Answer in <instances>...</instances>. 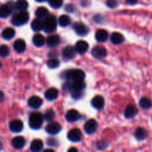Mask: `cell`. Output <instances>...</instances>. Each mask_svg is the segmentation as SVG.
Here are the masks:
<instances>
[{
  "label": "cell",
  "instance_id": "obj_7",
  "mask_svg": "<svg viewBox=\"0 0 152 152\" xmlns=\"http://www.w3.org/2000/svg\"><path fill=\"white\" fill-rule=\"evenodd\" d=\"M97 128H98V123H97L96 120L91 119V120H87L86 123L84 124V129L85 132L88 134H92L94 132H95Z\"/></svg>",
  "mask_w": 152,
  "mask_h": 152
},
{
  "label": "cell",
  "instance_id": "obj_12",
  "mask_svg": "<svg viewBox=\"0 0 152 152\" xmlns=\"http://www.w3.org/2000/svg\"><path fill=\"white\" fill-rule=\"evenodd\" d=\"M28 104L31 108L37 109L39 108L43 104V99L37 96H33L28 99Z\"/></svg>",
  "mask_w": 152,
  "mask_h": 152
},
{
  "label": "cell",
  "instance_id": "obj_9",
  "mask_svg": "<svg viewBox=\"0 0 152 152\" xmlns=\"http://www.w3.org/2000/svg\"><path fill=\"white\" fill-rule=\"evenodd\" d=\"M92 54L96 59H102V58L105 57L107 55V50L103 46H95L92 49Z\"/></svg>",
  "mask_w": 152,
  "mask_h": 152
},
{
  "label": "cell",
  "instance_id": "obj_23",
  "mask_svg": "<svg viewBox=\"0 0 152 152\" xmlns=\"http://www.w3.org/2000/svg\"><path fill=\"white\" fill-rule=\"evenodd\" d=\"M137 112H138V111H137L136 107H134V105H129L125 111V117L127 119H131L137 115Z\"/></svg>",
  "mask_w": 152,
  "mask_h": 152
},
{
  "label": "cell",
  "instance_id": "obj_40",
  "mask_svg": "<svg viewBox=\"0 0 152 152\" xmlns=\"http://www.w3.org/2000/svg\"><path fill=\"white\" fill-rule=\"evenodd\" d=\"M3 99H4V94H3L2 91H0V102L3 100Z\"/></svg>",
  "mask_w": 152,
  "mask_h": 152
},
{
  "label": "cell",
  "instance_id": "obj_26",
  "mask_svg": "<svg viewBox=\"0 0 152 152\" xmlns=\"http://www.w3.org/2000/svg\"><path fill=\"white\" fill-rule=\"evenodd\" d=\"M31 25V28L34 31H40L41 30H43V21L39 18L34 19Z\"/></svg>",
  "mask_w": 152,
  "mask_h": 152
},
{
  "label": "cell",
  "instance_id": "obj_1",
  "mask_svg": "<svg viewBox=\"0 0 152 152\" xmlns=\"http://www.w3.org/2000/svg\"><path fill=\"white\" fill-rule=\"evenodd\" d=\"M58 19L54 15H48L43 20V31L47 34H52L56 30Z\"/></svg>",
  "mask_w": 152,
  "mask_h": 152
},
{
  "label": "cell",
  "instance_id": "obj_36",
  "mask_svg": "<svg viewBox=\"0 0 152 152\" xmlns=\"http://www.w3.org/2000/svg\"><path fill=\"white\" fill-rule=\"evenodd\" d=\"M49 3L51 7L55 9H58L62 6L63 0H49Z\"/></svg>",
  "mask_w": 152,
  "mask_h": 152
},
{
  "label": "cell",
  "instance_id": "obj_10",
  "mask_svg": "<svg viewBox=\"0 0 152 152\" xmlns=\"http://www.w3.org/2000/svg\"><path fill=\"white\" fill-rule=\"evenodd\" d=\"M9 128L12 132L19 133L22 132L23 129V123L19 120H12L9 124Z\"/></svg>",
  "mask_w": 152,
  "mask_h": 152
},
{
  "label": "cell",
  "instance_id": "obj_37",
  "mask_svg": "<svg viewBox=\"0 0 152 152\" xmlns=\"http://www.w3.org/2000/svg\"><path fill=\"white\" fill-rule=\"evenodd\" d=\"M106 4L110 8H115L118 5V0H107Z\"/></svg>",
  "mask_w": 152,
  "mask_h": 152
},
{
  "label": "cell",
  "instance_id": "obj_27",
  "mask_svg": "<svg viewBox=\"0 0 152 152\" xmlns=\"http://www.w3.org/2000/svg\"><path fill=\"white\" fill-rule=\"evenodd\" d=\"M15 36V31L14 29L11 28H7L3 30L2 33H1V37L3 39L6 40H9L10 39L13 38Z\"/></svg>",
  "mask_w": 152,
  "mask_h": 152
},
{
  "label": "cell",
  "instance_id": "obj_42",
  "mask_svg": "<svg viewBox=\"0 0 152 152\" xmlns=\"http://www.w3.org/2000/svg\"><path fill=\"white\" fill-rule=\"evenodd\" d=\"M38 2H43V1H49V0H36Z\"/></svg>",
  "mask_w": 152,
  "mask_h": 152
},
{
  "label": "cell",
  "instance_id": "obj_43",
  "mask_svg": "<svg viewBox=\"0 0 152 152\" xmlns=\"http://www.w3.org/2000/svg\"><path fill=\"white\" fill-rule=\"evenodd\" d=\"M44 151H45V152H47V151H52V152H53L54 151H53V150H52V149H46Z\"/></svg>",
  "mask_w": 152,
  "mask_h": 152
},
{
  "label": "cell",
  "instance_id": "obj_6",
  "mask_svg": "<svg viewBox=\"0 0 152 152\" xmlns=\"http://www.w3.org/2000/svg\"><path fill=\"white\" fill-rule=\"evenodd\" d=\"M73 29L79 36H86L89 33V28L82 22H75L73 25Z\"/></svg>",
  "mask_w": 152,
  "mask_h": 152
},
{
  "label": "cell",
  "instance_id": "obj_34",
  "mask_svg": "<svg viewBox=\"0 0 152 152\" xmlns=\"http://www.w3.org/2000/svg\"><path fill=\"white\" fill-rule=\"evenodd\" d=\"M10 54V49L6 45H0V56L1 57H6Z\"/></svg>",
  "mask_w": 152,
  "mask_h": 152
},
{
  "label": "cell",
  "instance_id": "obj_16",
  "mask_svg": "<svg viewBox=\"0 0 152 152\" xmlns=\"http://www.w3.org/2000/svg\"><path fill=\"white\" fill-rule=\"evenodd\" d=\"M11 144L13 148L16 149H21L23 148L25 145V140L22 137H16L13 138L11 141Z\"/></svg>",
  "mask_w": 152,
  "mask_h": 152
},
{
  "label": "cell",
  "instance_id": "obj_35",
  "mask_svg": "<svg viewBox=\"0 0 152 152\" xmlns=\"http://www.w3.org/2000/svg\"><path fill=\"white\" fill-rule=\"evenodd\" d=\"M55 117V114L53 110H48L46 113H45L44 116H43V118L45 120H46L47 122H51L52 121L54 118Z\"/></svg>",
  "mask_w": 152,
  "mask_h": 152
},
{
  "label": "cell",
  "instance_id": "obj_28",
  "mask_svg": "<svg viewBox=\"0 0 152 152\" xmlns=\"http://www.w3.org/2000/svg\"><path fill=\"white\" fill-rule=\"evenodd\" d=\"M11 13V8L8 4H2L0 7V17L7 18Z\"/></svg>",
  "mask_w": 152,
  "mask_h": 152
},
{
  "label": "cell",
  "instance_id": "obj_2",
  "mask_svg": "<svg viewBox=\"0 0 152 152\" xmlns=\"http://www.w3.org/2000/svg\"><path fill=\"white\" fill-rule=\"evenodd\" d=\"M29 20V13L26 10L19 11V13H15L11 19V22L15 26H21L25 25Z\"/></svg>",
  "mask_w": 152,
  "mask_h": 152
},
{
  "label": "cell",
  "instance_id": "obj_19",
  "mask_svg": "<svg viewBox=\"0 0 152 152\" xmlns=\"http://www.w3.org/2000/svg\"><path fill=\"white\" fill-rule=\"evenodd\" d=\"M110 40H111L112 43L114 45H120L125 40L123 35L119 32H114L111 34L110 36Z\"/></svg>",
  "mask_w": 152,
  "mask_h": 152
},
{
  "label": "cell",
  "instance_id": "obj_17",
  "mask_svg": "<svg viewBox=\"0 0 152 152\" xmlns=\"http://www.w3.org/2000/svg\"><path fill=\"white\" fill-rule=\"evenodd\" d=\"M13 49L18 53H22L26 49V43L22 39H16L13 43Z\"/></svg>",
  "mask_w": 152,
  "mask_h": 152
},
{
  "label": "cell",
  "instance_id": "obj_25",
  "mask_svg": "<svg viewBox=\"0 0 152 152\" xmlns=\"http://www.w3.org/2000/svg\"><path fill=\"white\" fill-rule=\"evenodd\" d=\"M135 137L138 140H144L148 137V132L143 128H138L135 132Z\"/></svg>",
  "mask_w": 152,
  "mask_h": 152
},
{
  "label": "cell",
  "instance_id": "obj_14",
  "mask_svg": "<svg viewBox=\"0 0 152 152\" xmlns=\"http://www.w3.org/2000/svg\"><path fill=\"white\" fill-rule=\"evenodd\" d=\"M58 94H59V92H58V89L55 88H51L45 92V97L48 100L52 101L58 98Z\"/></svg>",
  "mask_w": 152,
  "mask_h": 152
},
{
  "label": "cell",
  "instance_id": "obj_22",
  "mask_svg": "<svg viewBox=\"0 0 152 152\" xmlns=\"http://www.w3.org/2000/svg\"><path fill=\"white\" fill-rule=\"evenodd\" d=\"M107 38H108V33L105 30H98L96 31V33H95V39H96V40L98 42H104L107 41Z\"/></svg>",
  "mask_w": 152,
  "mask_h": 152
},
{
  "label": "cell",
  "instance_id": "obj_20",
  "mask_svg": "<svg viewBox=\"0 0 152 152\" xmlns=\"http://www.w3.org/2000/svg\"><path fill=\"white\" fill-rule=\"evenodd\" d=\"M75 48L72 47V46L69 45L66 46V47L63 49V56L66 59H72V58L74 57L75 55Z\"/></svg>",
  "mask_w": 152,
  "mask_h": 152
},
{
  "label": "cell",
  "instance_id": "obj_33",
  "mask_svg": "<svg viewBox=\"0 0 152 152\" xmlns=\"http://www.w3.org/2000/svg\"><path fill=\"white\" fill-rule=\"evenodd\" d=\"M60 65V62L58 59L56 58H52L49 60H48L47 62V66L49 68H52V69H55L57 68Z\"/></svg>",
  "mask_w": 152,
  "mask_h": 152
},
{
  "label": "cell",
  "instance_id": "obj_15",
  "mask_svg": "<svg viewBox=\"0 0 152 152\" xmlns=\"http://www.w3.org/2000/svg\"><path fill=\"white\" fill-rule=\"evenodd\" d=\"M75 48L76 52H77L78 53H84L85 52L87 51L88 48H89V45L86 42L80 40L76 42Z\"/></svg>",
  "mask_w": 152,
  "mask_h": 152
},
{
  "label": "cell",
  "instance_id": "obj_21",
  "mask_svg": "<svg viewBox=\"0 0 152 152\" xmlns=\"http://www.w3.org/2000/svg\"><path fill=\"white\" fill-rule=\"evenodd\" d=\"M32 41L35 46H37V47H42L46 43V39L42 34H37L33 37Z\"/></svg>",
  "mask_w": 152,
  "mask_h": 152
},
{
  "label": "cell",
  "instance_id": "obj_29",
  "mask_svg": "<svg viewBox=\"0 0 152 152\" xmlns=\"http://www.w3.org/2000/svg\"><path fill=\"white\" fill-rule=\"evenodd\" d=\"M36 16L39 19H45L49 15V10L47 8L44 7H40L37 8L35 12Z\"/></svg>",
  "mask_w": 152,
  "mask_h": 152
},
{
  "label": "cell",
  "instance_id": "obj_13",
  "mask_svg": "<svg viewBox=\"0 0 152 152\" xmlns=\"http://www.w3.org/2000/svg\"><path fill=\"white\" fill-rule=\"evenodd\" d=\"M92 107L96 109H101L104 105V99L101 96H95L91 101Z\"/></svg>",
  "mask_w": 152,
  "mask_h": 152
},
{
  "label": "cell",
  "instance_id": "obj_44",
  "mask_svg": "<svg viewBox=\"0 0 152 152\" xmlns=\"http://www.w3.org/2000/svg\"><path fill=\"white\" fill-rule=\"evenodd\" d=\"M1 148H2V143H1V142H0V150H1Z\"/></svg>",
  "mask_w": 152,
  "mask_h": 152
},
{
  "label": "cell",
  "instance_id": "obj_5",
  "mask_svg": "<svg viewBox=\"0 0 152 152\" xmlns=\"http://www.w3.org/2000/svg\"><path fill=\"white\" fill-rule=\"evenodd\" d=\"M61 131V126L57 122L51 121L46 127V132L49 134L55 135Z\"/></svg>",
  "mask_w": 152,
  "mask_h": 152
},
{
  "label": "cell",
  "instance_id": "obj_32",
  "mask_svg": "<svg viewBox=\"0 0 152 152\" xmlns=\"http://www.w3.org/2000/svg\"><path fill=\"white\" fill-rule=\"evenodd\" d=\"M15 7L19 11L26 10L28 7V3L26 0H17L15 3Z\"/></svg>",
  "mask_w": 152,
  "mask_h": 152
},
{
  "label": "cell",
  "instance_id": "obj_24",
  "mask_svg": "<svg viewBox=\"0 0 152 152\" xmlns=\"http://www.w3.org/2000/svg\"><path fill=\"white\" fill-rule=\"evenodd\" d=\"M31 150L34 152H38L43 150V142L40 140H34L31 144Z\"/></svg>",
  "mask_w": 152,
  "mask_h": 152
},
{
  "label": "cell",
  "instance_id": "obj_11",
  "mask_svg": "<svg viewBox=\"0 0 152 152\" xmlns=\"http://www.w3.org/2000/svg\"><path fill=\"white\" fill-rule=\"evenodd\" d=\"M80 118V114L77 110L72 109L68 111V112L66 114V119L69 123H74L77 121Z\"/></svg>",
  "mask_w": 152,
  "mask_h": 152
},
{
  "label": "cell",
  "instance_id": "obj_8",
  "mask_svg": "<svg viewBox=\"0 0 152 152\" xmlns=\"http://www.w3.org/2000/svg\"><path fill=\"white\" fill-rule=\"evenodd\" d=\"M67 137H68L69 140H70L71 142H79L82 137L81 132L78 129H72L69 132L68 134H67Z\"/></svg>",
  "mask_w": 152,
  "mask_h": 152
},
{
  "label": "cell",
  "instance_id": "obj_41",
  "mask_svg": "<svg viewBox=\"0 0 152 152\" xmlns=\"http://www.w3.org/2000/svg\"><path fill=\"white\" fill-rule=\"evenodd\" d=\"M68 151H70V152H71V151H75L76 152V151H77V148H69Z\"/></svg>",
  "mask_w": 152,
  "mask_h": 152
},
{
  "label": "cell",
  "instance_id": "obj_3",
  "mask_svg": "<svg viewBox=\"0 0 152 152\" xmlns=\"http://www.w3.org/2000/svg\"><path fill=\"white\" fill-rule=\"evenodd\" d=\"M43 120H44L43 116L40 113L34 112L30 115L28 123H29L31 129H34V130H37L42 127Z\"/></svg>",
  "mask_w": 152,
  "mask_h": 152
},
{
  "label": "cell",
  "instance_id": "obj_45",
  "mask_svg": "<svg viewBox=\"0 0 152 152\" xmlns=\"http://www.w3.org/2000/svg\"><path fill=\"white\" fill-rule=\"evenodd\" d=\"M1 68V62H0V68Z\"/></svg>",
  "mask_w": 152,
  "mask_h": 152
},
{
  "label": "cell",
  "instance_id": "obj_31",
  "mask_svg": "<svg viewBox=\"0 0 152 152\" xmlns=\"http://www.w3.org/2000/svg\"><path fill=\"white\" fill-rule=\"evenodd\" d=\"M139 105L143 109H149L152 107V102L147 97H142L139 100Z\"/></svg>",
  "mask_w": 152,
  "mask_h": 152
},
{
  "label": "cell",
  "instance_id": "obj_30",
  "mask_svg": "<svg viewBox=\"0 0 152 152\" xmlns=\"http://www.w3.org/2000/svg\"><path fill=\"white\" fill-rule=\"evenodd\" d=\"M58 24L61 27H66L71 22V19L67 15H61L58 19Z\"/></svg>",
  "mask_w": 152,
  "mask_h": 152
},
{
  "label": "cell",
  "instance_id": "obj_18",
  "mask_svg": "<svg viewBox=\"0 0 152 152\" xmlns=\"http://www.w3.org/2000/svg\"><path fill=\"white\" fill-rule=\"evenodd\" d=\"M61 42V39L58 35H52L49 36L46 39V43L49 47H55V46L58 45Z\"/></svg>",
  "mask_w": 152,
  "mask_h": 152
},
{
  "label": "cell",
  "instance_id": "obj_38",
  "mask_svg": "<svg viewBox=\"0 0 152 152\" xmlns=\"http://www.w3.org/2000/svg\"><path fill=\"white\" fill-rule=\"evenodd\" d=\"M83 92L82 91H72L71 92V94H72V96L74 99H80V97L82 96V95H83Z\"/></svg>",
  "mask_w": 152,
  "mask_h": 152
},
{
  "label": "cell",
  "instance_id": "obj_4",
  "mask_svg": "<svg viewBox=\"0 0 152 152\" xmlns=\"http://www.w3.org/2000/svg\"><path fill=\"white\" fill-rule=\"evenodd\" d=\"M65 77L69 81H77V80H83L85 74L83 71L80 69L69 70L66 72Z\"/></svg>",
  "mask_w": 152,
  "mask_h": 152
},
{
  "label": "cell",
  "instance_id": "obj_39",
  "mask_svg": "<svg viewBox=\"0 0 152 152\" xmlns=\"http://www.w3.org/2000/svg\"><path fill=\"white\" fill-rule=\"evenodd\" d=\"M128 4H137L138 0H125Z\"/></svg>",
  "mask_w": 152,
  "mask_h": 152
}]
</instances>
